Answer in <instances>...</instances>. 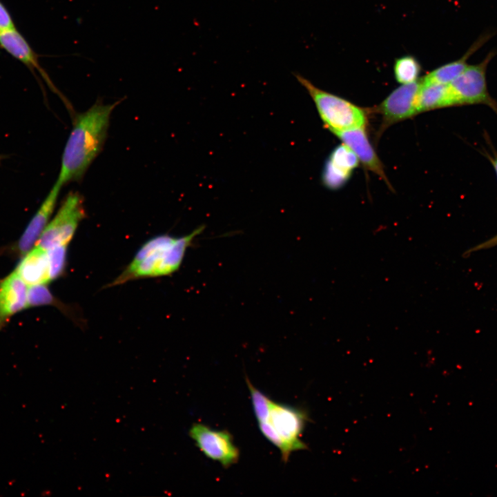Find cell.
<instances>
[{"label": "cell", "mask_w": 497, "mask_h": 497, "mask_svg": "<svg viewBox=\"0 0 497 497\" xmlns=\"http://www.w3.org/2000/svg\"><path fill=\"white\" fill-rule=\"evenodd\" d=\"M119 101L104 104L98 101L75 116L56 180L62 186L81 179L100 153L106 139L111 114Z\"/></svg>", "instance_id": "obj_1"}, {"label": "cell", "mask_w": 497, "mask_h": 497, "mask_svg": "<svg viewBox=\"0 0 497 497\" xmlns=\"http://www.w3.org/2000/svg\"><path fill=\"white\" fill-rule=\"evenodd\" d=\"M294 75L311 96L325 126L333 134L350 129L365 128L367 115L364 109L342 97L321 90L298 73Z\"/></svg>", "instance_id": "obj_2"}, {"label": "cell", "mask_w": 497, "mask_h": 497, "mask_svg": "<svg viewBox=\"0 0 497 497\" xmlns=\"http://www.w3.org/2000/svg\"><path fill=\"white\" fill-rule=\"evenodd\" d=\"M86 215L81 195L70 191L55 217L49 221L35 245L46 250L56 246L68 245Z\"/></svg>", "instance_id": "obj_3"}, {"label": "cell", "mask_w": 497, "mask_h": 497, "mask_svg": "<svg viewBox=\"0 0 497 497\" xmlns=\"http://www.w3.org/2000/svg\"><path fill=\"white\" fill-rule=\"evenodd\" d=\"M493 57L491 52L480 63L468 65L449 85L454 106L484 104L497 111V104L490 97L487 86L486 69Z\"/></svg>", "instance_id": "obj_4"}, {"label": "cell", "mask_w": 497, "mask_h": 497, "mask_svg": "<svg viewBox=\"0 0 497 497\" xmlns=\"http://www.w3.org/2000/svg\"><path fill=\"white\" fill-rule=\"evenodd\" d=\"M307 420V415L302 409L273 402L266 421L271 424L284 444L282 460L284 462L288 461L292 451L307 448L300 439Z\"/></svg>", "instance_id": "obj_5"}, {"label": "cell", "mask_w": 497, "mask_h": 497, "mask_svg": "<svg viewBox=\"0 0 497 497\" xmlns=\"http://www.w3.org/2000/svg\"><path fill=\"white\" fill-rule=\"evenodd\" d=\"M189 436L207 458L219 462L224 468L237 462L240 451L228 431L215 430L203 424L195 423L189 430Z\"/></svg>", "instance_id": "obj_6"}, {"label": "cell", "mask_w": 497, "mask_h": 497, "mask_svg": "<svg viewBox=\"0 0 497 497\" xmlns=\"http://www.w3.org/2000/svg\"><path fill=\"white\" fill-rule=\"evenodd\" d=\"M420 81L403 84L395 89L378 106L382 116V128L408 119L417 114L416 101Z\"/></svg>", "instance_id": "obj_7"}, {"label": "cell", "mask_w": 497, "mask_h": 497, "mask_svg": "<svg viewBox=\"0 0 497 497\" xmlns=\"http://www.w3.org/2000/svg\"><path fill=\"white\" fill-rule=\"evenodd\" d=\"M61 188L56 181L15 244L18 254L24 255L36 244L54 212Z\"/></svg>", "instance_id": "obj_8"}, {"label": "cell", "mask_w": 497, "mask_h": 497, "mask_svg": "<svg viewBox=\"0 0 497 497\" xmlns=\"http://www.w3.org/2000/svg\"><path fill=\"white\" fill-rule=\"evenodd\" d=\"M28 286L14 271L0 280V329L28 308Z\"/></svg>", "instance_id": "obj_9"}, {"label": "cell", "mask_w": 497, "mask_h": 497, "mask_svg": "<svg viewBox=\"0 0 497 497\" xmlns=\"http://www.w3.org/2000/svg\"><path fill=\"white\" fill-rule=\"evenodd\" d=\"M335 135L353 152L367 170L376 174L390 186L382 164L369 141L364 128L350 129Z\"/></svg>", "instance_id": "obj_10"}, {"label": "cell", "mask_w": 497, "mask_h": 497, "mask_svg": "<svg viewBox=\"0 0 497 497\" xmlns=\"http://www.w3.org/2000/svg\"><path fill=\"white\" fill-rule=\"evenodd\" d=\"M0 47L23 63L31 71L37 70L47 84L52 89H55L50 77L39 64L38 55L17 28L0 32Z\"/></svg>", "instance_id": "obj_11"}, {"label": "cell", "mask_w": 497, "mask_h": 497, "mask_svg": "<svg viewBox=\"0 0 497 497\" xmlns=\"http://www.w3.org/2000/svg\"><path fill=\"white\" fill-rule=\"evenodd\" d=\"M14 271L28 286L47 284L51 282L47 250L35 245L22 255Z\"/></svg>", "instance_id": "obj_12"}, {"label": "cell", "mask_w": 497, "mask_h": 497, "mask_svg": "<svg viewBox=\"0 0 497 497\" xmlns=\"http://www.w3.org/2000/svg\"><path fill=\"white\" fill-rule=\"evenodd\" d=\"M451 106L454 103L449 84L420 81L416 101L417 113Z\"/></svg>", "instance_id": "obj_13"}, {"label": "cell", "mask_w": 497, "mask_h": 497, "mask_svg": "<svg viewBox=\"0 0 497 497\" xmlns=\"http://www.w3.org/2000/svg\"><path fill=\"white\" fill-rule=\"evenodd\" d=\"M487 37L480 38L459 59L442 65L428 73L422 80L427 82H435L449 84L458 77L468 66L467 60L487 40Z\"/></svg>", "instance_id": "obj_14"}, {"label": "cell", "mask_w": 497, "mask_h": 497, "mask_svg": "<svg viewBox=\"0 0 497 497\" xmlns=\"http://www.w3.org/2000/svg\"><path fill=\"white\" fill-rule=\"evenodd\" d=\"M393 70L397 81L407 84L416 81L420 66L413 57L405 56L396 61Z\"/></svg>", "instance_id": "obj_15"}, {"label": "cell", "mask_w": 497, "mask_h": 497, "mask_svg": "<svg viewBox=\"0 0 497 497\" xmlns=\"http://www.w3.org/2000/svg\"><path fill=\"white\" fill-rule=\"evenodd\" d=\"M358 162L353 152L342 144L333 150L327 162L340 170L350 174L358 165Z\"/></svg>", "instance_id": "obj_16"}, {"label": "cell", "mask_w": 497, "mask_h": 497, "mask_svg": "<svg viewBox=\"0 0 497 497\" xmlns=\"http://www.w3.org/2000/svg\"><path fill=\"white\" fill-rule=\"evenodd\" d=\"M246 382L251 393L254 413L258 422L267 420L273 401L257 389L247 377Z\"/></svg>", "instance_id": "obj_17"}, {"label": "cell", "mask_w": 497, "mask_h": 497, "mask_svg": "<svg viewBox=\"0 0 497 497\" xmlns=\"http://www.w3.org/2000/svg\"><path fill=\"white\" fill-rule=\"evenodd\" d=\"M67 245H59L47 250L51 281L61 276L66 262Z\"/></svg>", "instance_id": "obj_18"}, {"label": "cell", "mask_w": 497, "mask_h": 497, "mask_svg": "<svg viewBox=\"0 0 497 497\" xmlns=\"http://www.w3.org/2000/svg\"><path fill=\"white\" fill-rule=\"evenodd\" d=\"M46 284L28 286V308L56 304V300Z\"/></svg>", "instance_id": "obj_19"}, {"label": "cell", "mask_w": 497, "mask_h": 497, "mask_svg": "<svg viewBox=\"0 0 497 497\" xmlns=\"http://www.w3.org/2000/svg\"><path fill=\"white\" fill-rule=\"evenodd\" d=\"M16 28L14 21L8 8L0 1V32Z\"/></svg>", "instance_id": "obj_20"}, {"label": "cell", "mask_w": 497, "mask_h": 497, "mask_svg": "<svg viewBox=\"0 0 497 497\" xmlns=\"http://www.w3.org/2000/svg\"><path fill=\"white\" fill-rule=\"evenodd\" d=\"M492 164L494 165L496 173L497 174V157L494 159L492 160Z\"/></svg>", "instance_id": "obj_21"}]
</instances>
